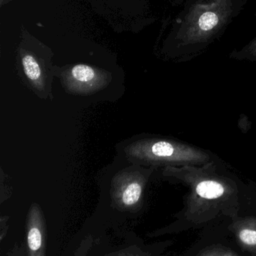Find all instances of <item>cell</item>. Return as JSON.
Segmentation results:
<instances>
[{"label":"cell","instance_id":"8","mask_svg":"<svg viewBox=\"0 0 256 256\" xmlns=\"http://www.w3.org/2000/svg\"><path fill=\"white\" fill-rule=\"evenodd\" d=\"M233 227L239 244L249 252H256V218L237 221Z\"/></svg>","mask_w":256,"mask_h":256},{"label":"cell","instance_id":"13","mask_svg":"<svg viewBox=\"0 0 256 256\" xmlns=\"http://www.w3.org/2000/svg\"><path fill=\"white\" fill-rule=\"evenodd\" d=\"M12 1V0H0V4L2 6H4L6 3Z\"/></svg>","mask_w":256,"mask_h":256},{"label":"cell","instance_id":"7","mask_svg":"<svg viewBox=\"0 0 256 256\" xmlns=\"http://www.w3.org/2000/svg\"><path fill=\"white\" fill-rule=\"evenodd\" d=\"M21 66L27 79L33 86L38 90H42L45 86V74L43 67L36 55L30 51L21 50Z\"/></svg>","mask_w":256,"mask_h":256},{"label":"cell","instance_id":"9","mask_svg":"<svg viewBox=\"0 0 256 256\" xmlns=\"http://www.w3.org/2000/svg\"><path fill=\"white\" fill-rule=\"evenodd\" d=\"M229 57L237 61L256 62V37L240 49L234 50Z\"/></svg>","mask_w":256,"mask_h":256},{"label":"cell","instance_id":"2","mask_svg":"<svg viewBox=\"0 0 256 256\" xmlns=\"http://www.w3.org/2000/svg\"><path fill=\"white\" fill-rule=\"evenodd\" d=\"M246 3V0H186L168 38L172 56L185 62L202 54L223 36Z\"/></svg>","mask_w":256,"mask_h":256},{"label":"cell","instance_id":"5","mask_svg":"<svg viewBox=\"0 0 256 256\" xmlns=\"http://www.w3.org/2000/svg\"><path fill=\"white\" fill-rule=\"evenodd\" d=\"M108 74L99 69L84 64L69 68L65 75V82L72 92L86 93L99 90L108 82Z\"/></svg>","mask_w":256,"mask_h":256},{"label":"cell","instance_id":"3","mask_svg":"<svg viewBox=\"0 0 256 256\" xmlns=\"http://www.w3.org/2000/svg\"><path fill=\"white\" fill-rule=\"evenodd\" d=\"M128 158L145 165L180 167L202 166L217 159L196 146L172 140H141L126 148Z\"/></svg>","mask_w":256,"mask_h":256},{"label":"cell","instance_id":"1","mask_svg":"<svg viewBox=\"0 0 256 256\" xmlns=\"http://www.w3.org/2000/svg\"><path fill=\"white\" fill-rule=\"evenodd\" d=\"M163 176L187 186L185 215L193 222H204L220 213L234 215L244 200L256 192V185L243 182L215 160L202 166H166Z\"/></svg>","mask_w":256,"mask_h":256},{"label":"cell","instance_id":"6","mask_svg":"<svg viewBox=\"0 0 256 256\" xmlns=\"http://www.w3.org/2000/svg\"><path fill=\"white\" fill-rule=\"evenodd\" d=\"M28 256H46L47 225L43 212L38 204H33L26 221Z\"/></svg>","mask_w":256,"mask_h":256},{"label":"cell","instance_id":"11","mask_svg":"<svg viewBox=\"0 0 256 256\" xmlns=\"http://www.w3.org/2000/svg\"><path fill=\"white\" fill-rule=\"evenodd\" d=\"M105 256H148V254L138 246H133L125 248L121 250L111 252Z\"/></svg>","mask_w":256,"mask_h":256},{"label":"cell","instance_id":"4","mask_svg":"<svg viewBox=\"0 0 256 256\" xmlns=\"http://www.w3.org/2000/svg\"><path fill=\"white\" fill-rule=\"evenodd\" d=\"M146 179L139 174H125L117 178L113 184V202L123 212L138 210L142 202Z\"/></svg>","mask_w":256,"mask_h":256},{"label":"cell","instance_id":"10","mask_svg":"<svg viewBox=\"0 0 256 256\" xmlns=\"http://www.w3.org/2000/svg\"><path fill=\"white\" fill-rule=\"evenodd\" d=\"M197 256H240L230 250L219 246H211L204 250Z\"/></svg>","mask_w":256,"mask_h":256},{"label":"cell","instance_id":"12","mask_svg":"<svg viewBox=\"0 0 256 256\" xmlns=\"http://www.w3.org/2000/svg\"><path fill=\"white\" fill-rule=\"evenodd\" d=\"M185 1H186V0H172L173 3H174V4H176V6H180V4H183V3Z\"/></svg>","mask_w":256,"mask_h":256}]
</instances>
